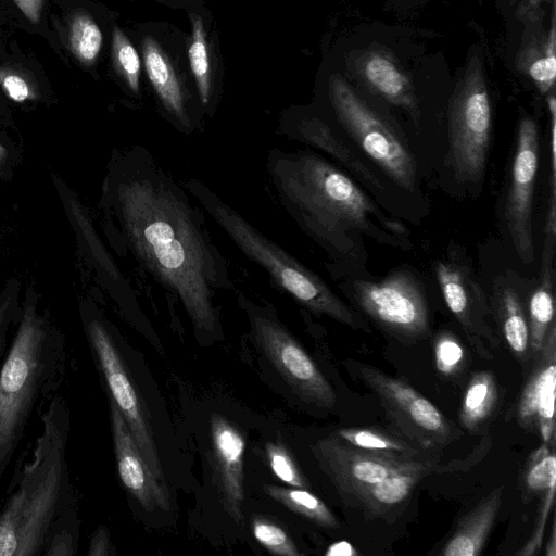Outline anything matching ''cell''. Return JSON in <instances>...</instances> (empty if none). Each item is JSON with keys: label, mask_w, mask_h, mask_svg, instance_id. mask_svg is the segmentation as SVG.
Returning a JSON list of instances; mask_svg holds the SVG:
<instances>
[{"label": "cell", "mask_w": 556, "mask_h": 556, "mask_svg": "<svg viewBox=\"0 0 556 556\" xmlns=\"http://www.w3.org/2000/svg\"><path fill=\"white\" fill-rule=\"evenodd\" d=\"M192 200L182 181L142 146L124 152L109 184L110 213L124 250L182 305L198 331L214 333L216 298L233 283L203 210Z\"/></svg>", "instance_id": "obj_1"}, {"label": "cell", "mask_w": 556, "mask_h": 556, "mask_svg": "<svg viewBox=\"0 0 556 556\" xmlns=\"http://www.w3.org/2000/svg\"><path fill=\"white\" fill-rule=\"evenodd\" d=\"M265 167L282 207L330 257L363 263V237L409 249L405 226L386 215L345 173L315 151L271 149Z\"/></svg>", "instance_id": "obj_2"}, {"label": "cell", "mask_w": 556, "mask_h": 556, "mask_svg": "<svg viewBox=\"0 0 556 556\" xmlns=\"http://www.w3.org/2000/svg\"><path fill=\"white\" fill-rule=\"evenodd\" d=\"M40 432L16 457L0 508V556H42L50 539L79 535V498L66 459L71 408L61 392L39 412Z\"/></svg>", "instance_id": "obj_3"}, {"label": "cell", "mask_w": 556, "mask_h": 556, "mask_svg": "<svg viewBox=\"0 0 556 556\" xmlns=\"http://www.w3.org/2000/svg\"><path fill=\"white\" fill-rule=\"evenodd\" d=\"M63 333L28 294L0 364V481L35 414L60 392L67 367Z\"/></svg>", "instance_id": "obj_4"}, {"label": "cell", "mask_w": 556, "mask_h": 556, "mask_svg": "<svg viewBox=\"0 0 556 556\" xmlns=\"http://www.w3.org/2000/svg\"><path fill=\"white\" fill-rule=\"evenodd\" d=\"M182 184L237 249L258 265L277 289L314 314L330 317L354 330L370 331L363 316L342 301L320 276L261 232L207 185L198 178H188Z\"/></svg>", "instance_id": "obj_5"}, {"label": "cell", "mask_w": 556, "mask_h": 556, "mask_svg": "<svg viewBox=\"0 0 556 556\" xmlns=\"http://www.w3.org/2000/svg\"><path fill=\"white\" fill-rule=\"evenodd\" d=\"M492 127V106L482 60L475 52L457 80L447 110V159L455 177L479 186L484 177Z\"/></svg>", "instance_id": "obj_6"}, {"label": "cell", "mask_w": 556, "mask_h": 556, "mask_svg": "<svg viewBox=\"0 0 556 556\" xmlns=\"http://www.w3.org/2000/svg\"><path fill=\"white\" fill-rule=\"evenodd\" d=\"M329 97L338 122L359 149L399 187L414 192L417 163L399 130L340 75L331 76Z\"/></svg>", "instance_id": "obj_7"}, {"label": "cell", "mask_w": 556, "mask_h": 556, "mask_svg": "<svg viewBox=\"0 0 556 556\" xmlns=\"http://www.w3.org/2000/svg\"><path fill=\"white\" fill-rule=\"evenodd\" d=\"M343 292L377 326L393 338L417 342L430 334L424 289L408 270H396L380 280L348 279Z\"/></svg>", "instance_id": "obj_8"}, {"label": "cell", "mask_w": 556, "mask_h": 556, "mask_svg": "<svg viewBox=\"0 0 556 556\" xmlns=\"http://www.w3.org/2000/svg\"><path fill=\"white\" fill-rule=\"evenodd\" d=\"M349 367L378 397L387 418L399 435L432 451L453 439V430L444 415L427 397L402 378L356 361Z\"/></svg>", "instance_id": "obj_9"}, {"label": "cell", "mask_w": 556, "mask_h": 556, "mask_svg": "<svg viewBox=\"0 0 556 556\" xmlns=\"http://www.w3.org/2000/svg\"><path fill=\"white\" fill-rule=\"evenodd\" d=\"M313 453L342 500L351 506L364 491L390 476L418 469L452 470L433 458H407L357 448L332 433L318 440Z\"/></svg>", "instance_id": "obj_10"}, {"label": "cell", "mask_w": 556, "mask_h": 556, "mask_svg": "<svg viewBox=\"0 0 556 556\" xmlns=\"http://www.w3.org/2000/svg\"><path fill=\"white\" fill-rule=\"evenodd\" d=\"M86 337L109 392L153 477L163 485L165 478L153 434L129 377L121 351L106 325L94 315L84 319Z\"/></svg>", "instance_id": "obj_11"}, {"label": "cell", "mask_w": 556, "mask_h": 556, "mask_svg": "<svg viewBox=\"0 0 556 556\" xmlns=\"http://www.w3.org/2000/svg\"><path fill=\"white\" fill-rule=\"evenodd\" d=\"M244 300L255 340L279 375L303 401L332 409L336 393L306 351L266 308Z\"/></svg>", "instance_id": "obj_12"}, {"label": "cell", "mask_w": 556, "mask_h": 556, "mask_svg": "<svg viewBox=\"0 0 556 556\" xmlns=\"http://www.w3.org/2000/svg\"><path fill=\"white\" fill-rule=\"evenodd\" d=\"M435 277L444 302L476 353L493 359L501 348L490 301L471 267L455 253L437 262Z\"/></svg>", "instance_id": "obj_13"}, {"label": "cell", "mask_w": 556, "mask_h": 556, "mask_svg": "<svg viewBox=\"0 0 556 556\" xmlns=\"http://www.w3.org/2000/svg\"><path fill=\"white\" fill-rule=\"evenodd\" d=\"M538 166V126L533 118L523 116L517 128L504 216L515 251L528 265L534 261L532 213Z\"/></svg>", "instance_id": "obj_14"}, {"label": "cell", "mask_w": 556, "mask_h": 556, "mask_svg": "<svg viewBox=\"0 0 556 556\" xmlns=\"http://www.w3.org/2000/svg\"><path fill=\"white\" fill-rule=\"evenodd\" d=\"M556 386V325L533 358L516 403L515 416L521 428L538 435L543 444L556 442L554 403Z\"/></svg>", "instance_id": "obj_15"}, {"label": "cell", "mask_w": 556, "mask_h": 556, "mask_svg": "<svg viewBox=\"0 0 556 556\" xmlns=\"http://www.w3.org/2000/svg\"><path fill=\"white\" fill-rule=\"evenodd\" d=\"M210 430L214 481L224 508L241 526L245 441L239 430L218 414L212 415Z\"/></svg>", "instance_id": "obj_16"}, {"label": "cell", "mask_w": 556, "mask_h": 556, "mask_svg": "<svg viewBox=\"0 0 556 556\" xmlns=\"http://www.w3.org/2000/svg\"><path fill=\"white\" fill-rule=\"evenodd\" d=\"M114 452L119 479L130 495L147 510L169 509L167 488L152 475L119 409L109 397Z\"/></svg>", "instance_id": "obj_17"}, {"label": "cell", "mask_w": 556, "mask_h": 556, "mask_svg": "<svg viewBox=\"0 0 556 556\" xmlns=\"http://www.w3.org/2000/svg\"><path fill=\"white\" fill-rule=\"evenodd\" d=\"M354 71L372 93L403 109L419 125L420 109L413 81L390 51L381 47L365 49L355 58Z\"/></svg>", "instance_id": "obj_18"}, {"label": "cell", "mask_w": 556, "mask_h": 556, "mask_svg": "<svg viewBox=\"0 0 556 556\" xmlns=\"http://www.w3.org/2000/svg\"><path fill=\"white\" fill-rule=\"evenodd\" d=\"M520 283L513 277L500 276L493 283L490 301L493 320L514 357L527 371L531 365L530 330Z\"/></svg>", "instance_id": "obj_19"}, {"label": "cell", "mask_w": 556, "mask_h": 556, "mask_svg": "<svg viewBox=\"0 0 556 556\" xmlns=\"http://www.w3.org/2000/svg\"><path fill=\"white\" fill-rule=\"evenodd\" d=\"M282 131L292 140L308 144L332 157L350 174L374 192H382L383 185L370 168L321 118L302 116L283 124Z\"/></svg>", "instance_id": "obj_20"}, {"label": "cell", "mask_w": 556, "mask_h": 556, "mask_svg": "<svg viewBox=\"0 0 556 556\" xmlns=\"http://www.w3.org/2000/svg\"><path fill=\"white\" fill-rule=\"evenodd\" d=\"M556 235L545 233L540 278L529 292L526 311L530 330V357L541 351L551 328L555 326L554 306V257Z\"/></svg>", "instance_id": "obj_21"}, {"label": "cell", "mask_w": 556, "mask_h": 556, "mask_svg": "<svg viewBox=\"0 0 556 556\" xmlns=\"http://www.w3.org/2000/svg\"><path fill=\"white\" fill-rule=\"evenodd\" d=\"M504 488L494 489L470 511L463 516L439 555L477 556L486 542L498 515Z\"/></svg>", "instance_id": "obj_22"}, {"label": "cell", "mask_w": 556, "mask_h": 556, "mask_svg": "<svg viewBox=\"0 0 556 556\" xmlns=\"http://www.w3.org/2000/svg\"><path fill=\"white\" fill-rule=\"evenodd\" d=\"M143 55L148 76L164 106L176 119L179 129L190 134L195 125L186 111L184 97L172 67L153 41H146Z\"/></svg>", "instance_id": "obj_23"}, {"label": "cell", "mask_w": 556, "mask_h": 556, "mask_svg": "<svg viewBox=\"0 0 556 556\" xmlns=\"http://www.w3.org/2000/svg\"><path fill=\"white\" fill-rule=\"evenodd\" d=\"M433 472L438 471L418 469L390 476L364 491L353 506L361 508L367 516H382L406 500L419 481Z\"/></svg>", "instance_id": "obj_24"}, {"label": "cell", "mask_w": 556, "mask_h": 556, "mask_svg": "<svg viewBox=\"0 0 556 556\" xmlns=\"http://www.w3.org/2000/svg\"><path fill=\"white\" fill-rule=\"evenodd\" d=\"M517 67L531 78L543 94L554 93L556 77V30L553 10L545 37L528 42L517 56Z\"/></svg>", "instance_id": "obj_25"}, {"label": "cell", "mask_w": 556, "mask_h": 556, "mask_svg": "<svg viewBox=\"0 0 556 556\" xmlns=\"http://www.w3.org/2000/svg\"><path fill=\"white\" fill-rule=\"evenodd\" d=\"M498 403V388L494 375L489 370L475 372L469 379L459 409L462 426L477 432L485 425Z\"/></svg>", "instance_id": "obj_26"}, {"label": "cell", "mask_w": 556, "mask_h": 556, "mask_svg": "<svg viewBox=\"0 0 556 556\" xmlns=\"http://www.w3.org/2000/svg\"><path fill=\"white\" fill-rule=\"evenodd\" d=\"M344 443L372 452L397 455L407 458H431V451L408 441L407 439L386 432L377 428H341L332 433Z\"/></svg>", "instance_id": "obj_27"}, {"label": "cell", "mask_w": 556, "mask_h": 556, "mask_svg": "<svg viewBox=\"0 0 556 556\" xmlns=\"http://www.w3.org/2000/svg\"><path fill=\"white\" fill-rule=\"evenodd\" d=\"M264 491L268 496L288 509L309 519L314 523L334 529L339 522L326 504L304 488H285L266 484Z\"/></svg>", "instance_id": "obj_28"}, {"label": "cell", "mask_w": 556, "mask_h": 556, "mask_svg": "<svg viewBox=\"0 0 556 556\" xmlns=\"http://www.w3.org/2000/svg\"><path fill=\"white\" fill-rule=\"evenodd\" d=\"M523 497L532 500L556 486L555 443L543 444L530 456L522 478Z\"/></svg>", "instance_id": "obj_29"}, {"label": "cell", "mask_w": 556, "mask_h": 556, "mask_svg": "<svg viewBox=\"0 0 556 556\" xmlns=\"http://www.w3.org/2000/svg\"><path fill=\"white\" fill-rule=\"evenodd\" d=\"M103 37L98 24L87 13L73 15L68 26V45L72 54L83 65H91L102 48Z\"/></svg>", "instance_id": "obj_30"}, {"label": "cell", "mask_w": 556, "mask_h": 556, "mask_svg": "<svg viewBox=\"0 0 556 556\" xmlns=\"http://www.w3.org/2000/svg\"><path fill=\"white\" fill-rule=\"evenodd\" d=\"M193 40L189 48V59L192 73L195 77L199 93L203 105L210 102V78H208V56L202 22L193 17Z\"/></svg>", "instance_id": "obj_31"}, {"label": "cell", "mask_w": 556, "mask_h": 556, "mask_svg": "<svg viewBox=\"0 0 556 556\" xmlns=\"http://www.w3.org/2000/svg\"><path fill=\"white\" fill-rule=\"evenodd\" d=\"M252 532L256 541L273 554L282 556L301 554L286 531L266 519H253Z\"/></svg>", "instance_id": "obj_32"}, {"label": "cell", "mask_w": 556, "mask_h": 556, "mask_svg": "<svg viewBox=\"0 0 556 556\" xmlns=\"http://www.w3.org/2000/svg\"><path fill=\"white\" fill-rule=\"evenodd\" d=\"M113 54L117 67L123 73L130 89L135 92L139 88L140 60L136 49L124 36L115 28L113 31Z\"/></svg>", "instance_id": "obj_33"}, {"label": "cell", "mask_w": 556, "mask_h": 556, "mask_svg": "<svg viewBox=\"0 0 556 556\" xmlns=\"http://www.w3.org/2000/svg\"><path fill=\"white\" fill-rule=\"evenodd\" d=\"M464 349L459 341L448 332H441L434 342L437 369L445 376L459 371L464 363Z\"/></svg>", "instance_id": "obj_34"}, {"label": "cell", "mask_w": 556, "mask_h": 556, "mask_svg": "<svg viewBox=\"0 0 556 556\" xmlns=\"http://www.w3.org/2000/svg\"><path fill=\"white\" fill-rule=\"evenodd\" d=\"M549 111V198L545 232L556 233V101L554 93L547 98Z\"/></svg>", "instance_id": "obj_35"}, {"label": "cell", "mask_w": 556, "mask_h": 556, "mask_svg": "<svg viewBox=\"0 0 556 556\" xmlns=\"http://www.w3.org/2000/svg\"><path fill=\"white\" fill-rule=\"evenodd\" d=\"M265 450L273 472L281 481L295 488H305L307 485L292 457L282 445L269 442L266 444Z\"/></svg>", "instance_id": "obj_36"}, {"label": "cell", "mask_w": 556, "mask_h": 556, "mask_svg": "<svg viewBox=\"0 0 556 556\" xmlns=\"http://www.w3.org/2000/svg\"><path fill=\"white\" fill-rule=\"evenodd\" d=\"M0 88L9 99L17 103L39 98L35 84L25 74L9 66H0Z\"/></svg>", "instance_id": "obj_37"}, {"label": "cell", "mask_w": 556, "mask_h": 556, "mask_svg": "<svg viewBox=\"0 0 556 556\" xmlns=\"http://www.w3.org/2000/svg\"><path fill=\"white\" fill-rule=\"evenodd\" d=\"M18 316L17 291L13 287H8L0 295V364L10 344L11 326Z\"/></svg>", "instance_id": "obj_38"}, {"label": "cell", "mask_w": 556, "mask_h": 556, "mask_svg": "<svg viewBox=\"0 0 556 556\" xmlns=\"http://www.w3.org/2000/svg\"><path fill=\"white\" fill-rule=\"evenodd\" d=\"M555 497V488L547 490L541 495V502L539 504L538 515L533 533L529 541L518 551L517 555L529 556L535 555L541 547L543 534L547 521V516L553 508Z\"/></svg>", "instance_id": "obj_39"}, {"label": "cell", "mask_w": 556, "mask_h": 556, "mask_svg": "<svg viewBox=\"0 0 556 556\" xmlns=\"http://www.w3.org/2000/svg\"><path fill=\"white\" fill-rule=\"evenodd\" d=\"M113 547L110 540V533L105 526H99L91 534L88 556H111L113 555Z\"/></svg>", "instance_id": "obj_40"}, {"label": "cell", "mask_w": 556, "mask_h": 556, "mask_svg": "<svg viewBox=\"0 0 556 556\" xmlns=\"http://www.w3.org/2000/svg\"><path fill=\"white\" fill-rule=\"evenodd\" d=\"M17 9L33 24L41 18L45 0H13Z\"/></svg>", "instance_id": "obj_41"}, {"label": "cell", "mask_w": 556, "mask_h": 556, "mask_svg": "<svg viewBox=\"0 0 556 556\" xmlns=\"http://www.w3.org/2000/svg\"><path fill=\"white\" fill-rule=\"evenodd\" d=\"M327 556H353L358 552L348 542H337L328 547L325 553Z\"/></svg>", "instance_id": "obj_42"}, {"label": "cell", "mask_w": 556, "mask_h": 556, "mask_svg": "<svg viewBox=\"0 0 556 556\" xmlns=\"http://www.w3.org/2000/svg\"><path fill=\"white\" fill-rule=\"evenodd\" d=\"M555 539H556L555 538V516L553 515L549 542L546 545V552H545L546 556H555V554H556V551H555V547H556Z\"/></svg>", "instance_id": "obj_43"}, {"label": "cell", "mask_w": 556, "mask_h": 556, "mask_svg": "<svg viewBox=\"0 0 556 556\" xmlns=\"http://www.w3.org/2000/svg\"><path fill=\"white\" fill-rule=\"evenodd\" d=\"M517 0H513V2H516ZM522 3L525 10L527 12H530L531 10H534L539 7L541 0H520Z\"/></svg>", "instance_id": "obj_44"}, {"label": "cell", "mask_w": 556, "mask_h": 556, "mask_svg": "<svg viewBox=\"0 0 556 556\" xmlns=\"http://www.w3.org/2000/svg\"><path fill=\"white\" fill-rule=\"evenodd\" d=\"M7 157V149L0 143V164L4 162Z\"/></svg>", "instance_id": "obj_45"}]
</instances>
